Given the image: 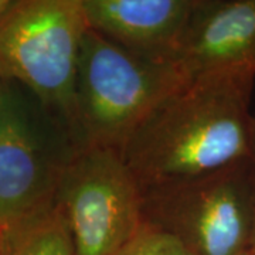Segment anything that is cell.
Listing matches in <instances>:
<instances>
[{
	"label": "cell",
	"mask_w": 255,
	"mask_h": 255,
	"mask_svg": "<svg viewBox=\"0 0 255 255\" xmlns=\"http://www.w3.org/2000/svg\"><path fill=\"white\" fill-rule=\"evenodd\" d=\"M0 255H1V254H0Z\"/></svg>",
	"instance_id": "15"
},
{
	"label": "cell",
	"mask_w": 255,
	"mask_h": 255,
	"mask_svg": "<svg viewBox=\"0 0 255 255\" xmlns=\"http://www.w3.org/2000/svg\"><path fill=\"white\" fill-rule=\"evenodd\" d=\"M246 255H255V251H251V253H248V254Z\"/></svg>",
	"instance_id": "14"
},
{
	"label": "cell",
	"mask_w": 255,
	"mask_h": 255,
	"mask_svg": "<svg viewBox=\"0 0 255 255\" xmlns=\"http://www.w3.org/2000/svg\"><path fill=\"white\" fill-rule=\"evenodd\" d=\"M255 67L191 77L119 149L140 191L207 174L250 157Z\"/></svg>",
	"instance_id": "1"
},
{
	"label": "cell",
	"mask_w": 255,
	"mask_h": 255,
	"mask_svg": "<svg viewBox=\"0 0 255 255\" xmlns=\"http://www.w3.org/2000/svg\"><path fill=\"white\" fill-rule=\"evenodd\" d=\"M1 255H74L68 231L57 209L0 241Z\"/></svg>",
	"instance_id": "9"
},
{
	"label": "cell",
	"mask_w": 255,
	"mask_h": 255,
	"mask_svg": "<svg viewBox=\"0 0 255 255\" xmlns=\"http://www.w3.org/2000/svg\"><path fill=\"white\" fill-rule=\"evenodd\" d=\"M88 27L135 54L173 64L196 0H81Z\"/></svg>",
	"instance_id": "8"
},
{
	"label": "cell",
	"mask_w": 255,
	"mask_h": 255,
	"mask_svg": "<svg viewBox=\"0 0 255 255\" xmlns=\"http://www.w3.org/2000/svg\"><path fill=\"white\" fill-rule=\"evenodd\" d=\"M16 0H0V18L3 17L10 9L11 6L14 4Z\"/></svg>",
	"instance_id": "12"
},
{
	"label": "cell",
	"mask_w": 255,
	"mask_h": 255,
	"mask_svg": "<svg viewBox=\"0 0 255 255\" xmlns=\"http://www.w3.org/2000/svg\"><path fill=\"white\" fill-rule=\"evenodd\" d=\"M250 159L255 166V117H253L251 130H250Z\"/></svg>",
	"instance_id": "11"
},
{
	"label": "cell",
	"mask_w": 255,
	"mask_h": 255,
	"mask_svg": "<svg viewBox=\"0 0 255 255\" xmlns=\"http://www.w3.org/2000/svg\"><path fill=\"white\" fill-rule=\"evenodd\" d=\"M173 64L187 78L255 67V0H196Z\"/></svg>",
	"instance_id": "7"
},
{
	"label": "cell",
	"mask_w": 255,
	"mask_h": 255,
	"mask_svg": "<svg viewBox=\"0 0 255 255\" xmlns=\"http://www.w3.org/2000/svg\"><path fill=\"white\" fill-rule=\"evenodd\" d=\"M114 255H191L177 238L143 220L137 231Z\"/></svg>",
	"instance_id": "10"
},
{
	"label": "cell",
	"mask_w": 255,
	"mask_h": 255,
	"mask_svg": "<svg viewBox=\"0 0 255 255\" xmlns=\"http://www.w3.org/2000/svg\"><path fill=\"white\" fill-rule=\"evenodd\" d=\"M55 209L74 255H114L143 223L142 191L117 149L75 147L64 166Z\"/></svg>",
	"instance_id": "5"
},
{
	"label": "cell",
	"mask_w": 255,
	"mask_h": 255,
	"mask_svg": "<svg viewBox=\"0 0 255 255\" xmlns=\"http://www.w3.org/2000/svg\"><path fill=\"white\" fill-rule=\"evenodd\" d=\"M87 30L81 0H16L0 18V78L34 95L74 149L77 67Z\"/></svg>",
	"instance_id": "2"
},
{
	"label": "cell",
	"mask_w": 255,
	"mask_h": 255,
	"mask_svg": "<svg viewBox=\"0 0 255 255\" xmlns=\"http://www.w3.org/2000/svg\"><path fill=\"white\" fill-rule=\"evenodd\" d=\"M186 80L174 64L135 54L88 27L77 67V147L119 150L156 105Z\"/></svg>",
	"instance_id": "3"
},
{
	"label": "cell",
	"mask_w": 255,
	"mask_h": 255,
	"mask_svg": "<svg viewBox=\"0 0 255 255\" xmlns=\"http://www.w3.org/2000/svg\"><path fill=\"white\" fill-rule=\"evenodd\" d=\"M254 251H255V250H254Z\"/></svg>",
	"instance_id": "16"
},
{
	"label": "cell",
	"mask_w": 255,
	"mask_h": 255,
	"mask_svg": "<svg viewBox=\"0 0 255 255\" xmlns=\"http://www.w3.org/2000/svg\"><path fill=\"white\" fill-rule=\"evenodd\" d=\"M142 207L143 220L174 236L191 255L255 250V166L250 157L146 189Z\"/></svg>",
	"instance_id": "4"
},
{
	"label": "cell",
	"mask_w": 255,
	"mask_h": 255,
	"mask_svg": "<svg viewBox=\"0 0 255 255\" xmlns=\"http://www.w3.org/2000/svg\"><path fill=\"white\" fill-rule=\"evenodd\" d=\"M74 146L50 130L13 82L0 91V241L55 207L60 177Z\"/></svg>",
	"instance_id": "6"
},
{
	"label": "cell",
	"mask_w": 255,
	"mask_h": 255,
	"mask_svg": "<svg viewBox=\"0 0 255 255\" xmlns=\"http://www.w3.org/2000/svg\"><path fill=\"white\" fill-rule=\"evenodd\" d=\"M1 85H3V80L0 78V91H1Z\"/></svg>",
	"instance_id": "13"
}]
</instances>
